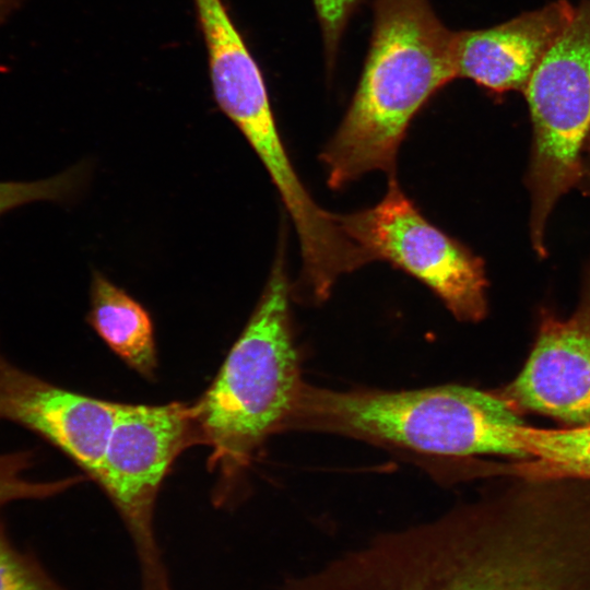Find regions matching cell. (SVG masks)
<instances>
[{
	"label": "cell",
	"mask_w": 590,
	"mask_h": 590,
	"mask_svg": "<svg viewBox=\"0 0 590 590\" xmlns=\"http://www.w3.org/2000/svg\"><path fill=\"white\" fill-rule=\"evenodd\" d=\"M520 413L496 391L462 385L331 390L304 385L288 429L324 432L425 459H524Z\"/></svg>",
	"instance_id": "7a4b0ae2"
},
{
	"label": "cell",
	"mask_w": 590,
	"mask_h": 590,
	"mask_svg": "<svg viewBox=\"0 0 590 590\" xmlns=\"http://www.w3.org/2000/svg\"><path fill=\"white\" fill-rule=\"evenodd\" d=\"M479 552L457 590H575L554 563L533 550Z\"/></svg>",
	"instance_id": "7c38bea8"
},
{
	"label": "cell",
	"mask_w": 590,
	"mask_h": 590,
	"mask_svg": "<svg viewBox=\"0 0 590 590\" xmlns=\"http://www.w3.org/2000/svg\"><path fill=\"white\" fill-rule=\"evenodd\" d=\"M457 33L428 0H375L370 48L353 101L321 154L338 189L371 170L394 175L410 121L457 78Z\"/></svg>",
	"instance_id": "6da1fadb"
},
{
	"label": "cell",
	"mask_w": 590,
	"mask_h": 590,
	"mask_svg": "<svg viewBox=\"0 0 590 590\" xmlns=\"http://www.w3.org/2000/svg\"><path fill=\"white\" fill-rule=\"evenodd\" d=\"M86 320L130 368L153 378L157 367L154 324L149 311L128 292L94 270Z\"/></svg>",
	"instance_id": "30bf717a"
},
{
	"label": "cell",
	"mask_w": 590,
	"mask_h": 590,
	"mask_svg": "<svg viewBox=\"0 0 590 590\" xmlns=\"http://www.w3.org/2000/svg\"><path fill=\"white\" fill-rule=\"evenodd\" d=\"M495 391L520 414L590 426V262L575 311L565 319L544 311L522 369Z\"/></svg>",
	"instance_id": "52a82bcc"
},
{
	"label": "cell",
	"mask_w": 590,
	"mask_h": 590,
	"mask_svg": "<svg viewBox=\"0 0 590 590\" xmlns=\"http://www.w3.org/2000/svg\"><path fill=\"white\" fill-rule=\"evenodd\" d=\"M25 0H0V27L22 7Z\"/></svg>",
	"instance_id": "e0dca14e"
},
{
	"label": "cell",
	"mask_w": 590,
	"mask_h": 590,
	"mask_svg": "<svg viewBox=\"0 0 590 590\" xmlns=\"http://www.w3.org/2000/svg\"><path fill=\"white\" fill-rule=\"evenodd\" d=\"M575 11L569 1L556 0L493 27L458 32L457 78L493 93L523 92Z\"/></svg>",
	"instance_id": "9c48e42d"
},
{
	"label": "cell",
	"mask_w": 590,
	"mask_h": 590,
	"mask_svg": "<svg viewBox=\"0 0 590 590\" xmlns=\"http://www.w3.org/2000/svg\"><path fill=\"white\" fill-rule=\"evenodd\" d=\"M0 590H68L30 552L19 550L0 520Z\"/></svg>",
	"instance_id": "9a60e30c"
},
{
	"label": "cell",
	"mask_w": 590,
	"mask_h": 590,
	"mask_svg": "<svg viewBox=\"0 0 590 590\" xmlns=\"http://www.w3.org/2000/svg\"><path fill=\"white\" fill-rule=\"evenodd\" d=\"M322 30L329 61L332 62L346 21L358 0H312Z\"/></svg>",
	"instance_id": "2e32d148"
},
{
	"label": "cell",
	"mask_w": 590,
	"mask_h": 590,
	"mask_svg": "<svg viewBox=\"0 0 590 590\" xmlns=\"http://www.w3.org/2000/svg\"><path fill=\"white\" fill-rule=\"evenodd\" d=\"M86 175V166L80 164L46 179L0 181V215L32 202L68 201L81 189Z\"/></svg>",
	"instance_id": "4fadbf2b"
},
{
	"label": "cell",
	"mask_w": 590,
	"mask_h": 590,
	"mask_svg": "<svg viewBox=\"0 0 590 590\" xmlns=\"http://www.w3.org/2000/svg\"><path fill=\"white\" fill-rule=\"evenodd\" d=\"M585 172L586 175L590 178V141L585 155Z\"/></svg>",
	"instance_id": "ac0fdd59"
},
{
	"label": "cell",
	"mask_w": 590,
	"mask_h": 590,
	"mask_svg": "<svg viewBox=\"0 0 590 590\" xmlns=\"http://www.w3.org/2000/svg\"><path fill=\"white\" fill-rule=\"evenodd\" d=\"M522 93L532 122L530 239L545 257L548 217L559 198L578 187L590 141V0L576 7Z\"/></svg>",
	"instance_id": "277c9868"
},
{
	"label": "cell",
	"mask_w": 590,
	"mask_h": 590,
	"mask_svg": "<svg viewBox=\"0 0 590 590\" xmlns=\"http://www.w3.org/2000/svg\"><path fill=\"white\" fill-rule=\"evenodd\" d=\"M35 463L31 450L0 455V506L15 500L46 499L73 485L78 479L38 482L26 476Z\"/></svg>",
	"instance_id": "5bb4252c"
},
{
	"label": "cell",
	"mask_w": 590,
	"mask_h": 590,
	"mask_svg": "<svg viewBox=\"0 0 590 590\" xmlns=\"http://www.w3.org/2000/svg\"><path fill=\"white\" fill-rule=\"evenodd\" d=\"M119 408L120 403L85 396L28 373L0 351V421L38 435L93 480Z\"/></svg>",
	"instance_id": "ba28073f"
},
{
	"label": "cell",
	"mask_w": 590,
	"mask_h": 590,
	"mask_svg": "<svg viewBox=\"0 0 590 590\" xmlns=\"http://www.w3.org/2000/svg\"><path fill=\"white\" fill-rule=\"evenodd\" d=\"M338 220L369 261H387L421 281L458 320L476 322L486 316L484 262L430 224L393 175L380 202Z\"/></svg>",
	"instance_id": "8992f818"
},
{
	"label": "cell",
	"mask_w": 590,
	"mask_h": 590,
	"mask_svg": "<svg viewBox=\"0 0 590 590\" xmlns=\"http://www.w3.org/2000/svg\"><path fill=\"white\" fill-rule=\"evenodd\" d=\"M280 244L264 290L211 386L192 404L210 463L233 476L271 435L287 430L302 394Z\"/></svg>",
	"instance_id": "3957f363"
},
{
	"label": "cell",
	"mask_w": 590,
	"mask_h": 590,
	"mask_svg": "<svg viewBox=\"0 0 590 590\" xmlns=\"http://www.w3.org/2000/svg\"><path fill=\"white\" fill-rule=\"evenodd\" d=\"M520 445L526 458L497 463V475L590 480V426L538 428L523 425Z\"/></svg>",
	"instance_id": "8fae6325"
},
{
	"label": "cell",
	"mask_w": 590,
	"mask_h": 590,
	"mask_svg": "<svg viewBox=\"0 0 590 590\" xmlns=\"http://www.w3.org/2000/svg\"><path fill=\"white\" fill-rule=\"evenodd\" d=\"M202 444L192 405L120 403L94 481L131 539L141 590H174L156 540L154 510L162 482L187 447Z\"/></svg>",
	"instance_id": "5b68a950"
}]
</instances>
